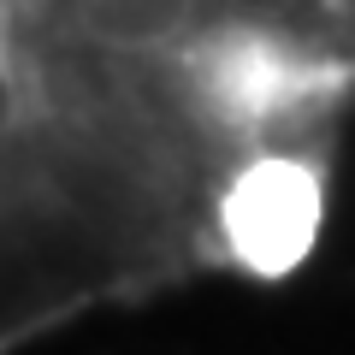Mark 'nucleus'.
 <instances>
[{"mask_svg": "<svg viewBox=\"0 0 355 355\" xmlns=\"http://www.w3.org/2000/svg\"><path fill=\"white\" fill-rule=\"evenodd\" d=\"M355 113V0H0V343L308 249Z\"/></svg>", "mask_w": 355, "mask_h": 355, "instance_id": "f257e3e1", "label": "nucleus"}]
</instances>
